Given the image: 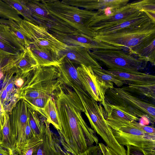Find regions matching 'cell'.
I'll use <instances>...</instances> for the list:
<instances>
[{
	"label": "cell",
	"mask_w": 155,
	"mask_h": 155,
	"mask_svg": "<svg viewBox=\"0 0 155 155\" xmlns=\"http://www.w3.org/2000/svg\"><path fill=\"white\" fill-rule=\"evenodd\" d=\"M105 71L122 81L124 84L151 85L155 84V76L149 74L140 72L133 73L115 70Z\"/></svg>",
	"instance_id": "obj_17"
},
{
	"label": "cell",
	"mask_w": 155,
	"mask_h": 155,
	"mask_svg": "<svg viewBox=\"0 0 155 155\" xmlns=\"http://www.w3.org/2000/svg\"><path fill=\"white\" fill-rule=\"evenodd\" d=\"M7 91L6 90L3 91L2 94V96L3 98H5L7 96Z\"/></svg>",
	"instance_id": "obj_44"
},
{
	"label": "cell",
	"mask_w": 155,
	"mask_h": 155,
	"mask_svg": "<svg viewBox=\"0 0 155 155\" xmlns=\"http://www.w3.org/2000/svg\"><path fill=\"white\" fill-rule=\"evenodd\" d=\"M38 64L29 47L20 52L16 59L15 68L20 69L24 73L33 71Z\"/></svg>",
	"instance_id": "obj_21"
},
{
	"label": "cell",
	"mask_w": 155,
	"mask_h": 155,
	"mask_svg": "<svg viewBox=\"0 0 155 155\" xmlns=\"http://www.w3.org/2000/svg\"><path fill=\"white\" fill-rule=\"evenodd\" d=\"M151 20H152L145 12H142L136 16L128 18L117 24L101 29L95 33L96 35H104L113 33L140 25Z\"/></svg>",
	"instance_id": "obj_18"
},
{
	"label": "cell",
	"mask_w": 155,
	"mask_h": 155,
	"mask_svg": "<svg viewBox=\"0 0 155 155\" xmlns=\"http://www.w3.org/2000/svg\"><path fill=\"white\" fill-rule=\"evenodd\" d=\"M0 18L12 21L17 24L23 20L16 10L3 0H0Z\"/></svg>",
	"instance_id": "obj_30"
},
{
	"label": "cell",
	"mask_w": 155,
	"mask_h": 155,
	"mask_svg": "<svg viewBox=\"0 0 155 155\" xmlns=\"http://www.w3.org/2000/svg\"><path fill=\"white\" fill-rule=\"evenodd\" d=\"M73 89L81 100L84 113L92 129L101 137L107 146L120 155H127L126 150L117 141L110 127L107 122L104 110L101 103L98 104L87 93H82L75 89Z\"/></svg>",
	"instance_id": "obj_4"
},
{
	"label": "cell",
	"mask_w": 155,
	"mask_h": 155,
	"mask_svg": "<svg viewBox=\"0 0 155 155\" xmlns=\"http://www.w3.org/2000/svg\"><path fill=\"white\" fill-rule=\"evenodd\" d=\"M97 155H103L102 152H101L99 147V149L97 151Z\"/></svg>",
	"instance_id": "obj_46"
},
{
	"label": "cell",
	"mask_w": 155,
	"mask_h": 155,
	"mask_svg": "<svg viewBox=\"0 0 155 155\" xmlns=\"http://www.w3.org/2000/svg\"><path fill=\"white\" fill-rule=\"evenodd\" d=\"M17 25L30 43L34 47L48 50L59 58L61 51L67 45L53 37L44 27L23 19Z\"/></svg>",
	"instance_id": "obj_9"
},
{
	"label": "cell",
	"mask_w": 155,
	"mask_h": 155,
	"mask_svg": "<svg viewBox=\"0 0 155 155\" xmlns=\"http://www.w3.org/2000/svg\"><path fill=\"white\" fill-rule=\"evenodd\" d=\"M44 117L57 130H61V124L55 103L52 97L48 99L43 111Z\"/></svg>",
	"instance_id": "obj_24"
},
{
	"label": "cell",
	"mask_w": 155,
	"mask_h": 155,
	"mask_svg": "<svg viewBox=\"0 0 155 155\" xmlns=\"http://www.w3.org/2000/svg\"><path fill=\"white\" fill-rule=\"evenodd\" d=\"M9 155H14V153L13 151L10 150L9 151Z\"/></svg>",
	"instance_id": "obj_47"
},
{
	"label": "cell",
	"mask_w": 155,
	"mask_h": 155,
	"mask_svg": "<svg viewBox=\"0 0 155 155\" xmlns=\"http://www.w3.org/2000/svg\"><path fill=\"white\" fill-rule=\"evenodd\" d=\"M105 119L120 144L135 146L143 149L148 155H155V135L143 131L130 122Z\"/></svg>",
	"instance_id": "obj_5"
},
{
	"label": "cell",
	"mask_w": 155,
	"mask_h": 155,
	"mask_svg": "<svg viewBox=\"0 0 155 155\" xmlns=\"http://www.w3.org/2000/svg\"><path fill=\"white\" fill-rule=\"evenodd\" d=\"M98 149V145H94L90 147L85 151L79 155H97Z\"/></svg>",
	"instance_id": "obj_40"
},
{
	"label": "cell",
	"mask_w": 155,
	"mask_h": 155,
	"mask_svg": "<svg viewBox=\"0 0 155 155\" xmlns=\"http://www.w3.org/2000/svg\"><path fill=\"white\" fill-rule=\"evenodd\" d=\"M141 12L132 7L129 3L119 8L114 14L111 16H98L95 15L90 21L89 26L96 33L101 29L136 16Z\"/></svg>",
	"instance_id": "obj_12"
},
{
	"label": "cell",
	"mask_w": 155,
	"mask_h": 155,
	"mask_svg": "<svg viewBox=\"0 0 155 155\" xmlns=\"http://www.w3.org/2000/svg\"><path fill=\"white\" fill-rule=\"evenodd\" d=\"M130 6L142 12L155 13V0H143L130 3Z\"/></svg>",
	"instance_id": "obj_34"
},
{
	"label": "cell",
	"mask_w": 155,
	"mask_h": 155,
	"mask_svg": "<svg viewBox=\"0 0 155 155\" xmlns=\"http://www.w3.org/2000/svg\"><path fill=\"white\" fill-rule=\"evenodd\" d=\"M98 145L103 155H120L114 150L103 143H98Z\"/></svg>",
	"instance_id": "obj_39"
},
{
	"label": "cell",
	"mask_w": 155,
	"mask_h": 155,
	"mask_svg": "<svg viewBox=\"0 0 155 155\" xmlns=\"http://www.w3.org/2000/svg\"><path fill=\"white\" fill-rule=\"evenodd\" d=\"M131 123L134 126L146 133L155 135V129L153 126L143 125L135 121L131 122Z\"/></svg>",
	"instance_id": "obj_37"
},
{
	"label": "cell",
	"mask_w": 155,
	"mask_h": 155,
	"mask_svg": "<svg viewBox=\"0 0 155 155\" xmlns=\"http://www.w3.org/2000/svg\"><path fill=\"white\" fill-rule=\"evenodd\" d=\"M45 127L41 143L33 151L32 155H62L64 150L61 147L59 138L51 131L50 124L46 119Z\"/></svg>",
	"instance_id": "obj_13"
},
{
	"label": "cell",
	"mask_w": 155,
	"mask_h": 155,
	"mask_svg": "<svg viewBox=\"0 0 155 155\" xmlns=\"http://www.w3.org/2000/svg\"><path fill=\"white\" fill-rule=\"evenodd\" d=\"M25 136L26 141L33 138L35 136L34 135L30 126L28 118L25 130Z\"/></svg>",
	"instance_id": "obj_41"
},
{
	"label": "cell",
	"mask_w": 155,
	"mask_h": 155,
	"mask_svg": "<svg viewBox=\"0 0 155 155\" xmlns=\"http://www.w3.org/2000/svg\"><path fill=\"white\" fill-rule=\"evenodd\" d=\"M104 101L110 104L126 108L138 117H145L151 124H154V105L143 101L121 87H114L107 90Z\"/></svg>",
	"instance_id": "obj_8"
},
{
	"label": "cell",
	"mask_w": 155,
	"mask_h": 155,
	"mask_svg": "<svg viewBox=\"0 0 155 155\" xmlns=\"http://www.w3.org/2000/svg\"><path fill=\"white\" fill-rule=\"evenodd\" d=\"M2 81H0V86L1 85V84H2Z\"/></svg>",
	"instance_id": "obj_48"
},
{
	"label": "cell",
	"mask_w": 155,
	"mask_h": 155,
	"mask_svg": "<svg viewBox=\"0 0 155 155\" xmlns=\"http://www.w3.org/2000/svg\"><path fill=\"white\" fill-rule=\"evenodd\" d=\"M126 147L127 155H148L145 151L140 148L131 145Z\"/></svg>",
	"instance_id": "obj_38"
},
{
	"label": "cell",
	"mask_w": 155,
	"mask_h": 155,
	"mask_svg": "<svg viewBox=\"0 0 155 155\" xmlns=\"http://www.w3.org/2000/svg\"><path fill=\"white\" fill-rule=\"evenodd\" d=\"M95 39L120 48L135 56L137 51L155 38V22L151 20L140 25L104 35Z\"/></svg>",
	"instance_id": "obj_2"
},
{
	"label": "cell",
	"mask_w": 155,
	"mask_h": 155,
	"mask_svg": "<svg viewBox=\"0 0 155 155\" xmlns=\"http://www.w3.org/2000/svg\"><path fill=\"white\" fill-rule=\"evenodd\" d=\"M61 130L59 139L64 150L72 155H79L89 148L98 144L96 132L89 127L81 114L84 110L76 92L64 84L53 93Z\"/></svg>",
	"instance_id": "obj_1"
},
{
	"label": "cell",
	"mask_w": 155,
	"mask_h": 155,
	"mask_svg": "<svg viewBox=\"0 0 155 155\" xmlns=\"http://www.w3.org/2000/svg\"><path fill=\"white\" fill-rule=\"evenodd\" d=\"M74 64L64 57L59 58L57 66L61 73V79L64 84L72 89H75L82 93H87L80 82L77 68Z\"/></svg>",
	"instance_id": "obj_15"
},
{
	"label": "cell",
	"mask_w": 155,
	"mask_h": 155,
	"mask_svg": "<svg viewBox=\"0 0 155 155\" xmlns=\"http://www.w3.org/2000/svg\"><path fill=\"white\" fill-rule=\"evenodd\" d=\"M0 40L15 47L20 51L25 49L9 25L0 23Z\"/></svg>",
	"instance_id": "obj_25"
},
{
	"label": "cell",
	"mask_w": 155,
	"mask_h": 155,
	"mask_svg": "<svg viewBox=\"0 0 155 155\" xmlns=\"http://www.w3.org/2000/svg\"><path fill=\"white\" fill-rule=\"evenodd\" d=\"M28 120L32 131L35 136L42 138L45 127L44 120H41L38 113L28 107Z\"/></svg>",
	"instance_id": "obj_26"
},
{
	"label": "cell",
	"mask_w": 155,
	"mask_h": 155,
	"mask_svg": "<svg viewBox=\"0 0 155 155\" xmlns=\"http://www.w3.org/2000/svg\"><path fill=\"white\" fill-rule=\"evenodd\" d=\"M11 7L16 10L24 18V19L35 25L38 24L37 21L32 16L29 9L26 5L23 0H3Z\"/></svg>",
	"instance_id": "obj_29"
},
{
	"label": "cell",
	"mask_w": 155,
	"mask_h": 155,
	"mask_svg": "<svg viewBox=\"0 0 155 155\" xmlns=\"http://www.w3.org/2000/svg\"><path fill=\"white\" fill-rule=\"evenodd\" d=\"M42 138L35 136L27 140L17 153L19 155H32L35 149L41 143Z\"/></svg>",
	"instance_id": "obj_32"
},
{
	"label": "cell",
	"mask_w": 155,
	"mask_h": 155,
	"mask_svg": "<svg viewBox=\"0 0 155 155\" xmlns=\"http://www.w3.org/2000/svg\"><path fill=\"white\" fill-rule=\"evenodd\" d=\"M135 56L152 65L155 64V38H153L138 51Z\"/></svg>",
	"instance_id": "obj_28"
},
{
	"label": "cell",
	"mask_w": 155,
	"mask_h": 155,
	"mask_svg": "<svg viewBox=\"0 0 155 155\" xmlns=\"http://www.w3.org/2000/svg\"><path fill=\"white\" fill-rule=\"evenodd\" d=\"M120 8L107 7L97 10L95 16H109L114 14Z\"/></svg>",
	"instance_id": "obj_36"
},
{
	"label": "cell",
	"mask_w": 155,
	"mask_h": 155,
	"mask_svg": "<svg viewBox=\"0 0 155 155\" xmlns=\"http://www.w3.org/2000/svg\"><path fill=\"white\" fill-rule=\"evenodd\" d=\"M40 1L54 18L62 21L81 33L92 37L96 35L89 24L96 12L70 5L62 1Z\"/></svg>",
	"instance_id": "obj_3"
},
{
	"label": "cell",
	"mask_w": 155,
	"mask_h": 155,
	"mask_svg": "<svg viewBox=\"0 0 155 155\" xmlns=\"http://www.w3.org/2000/svg\"><path fill=\"white\" fill-rule=\"evenodd\" d=\"M92 69L98 82L106 90L114 87V84L120 87L124 84L122 81L106 72L105 69L102 68Z\"/></svg>",
	"instance_id": "obj_23"
},
{
	"label": "cell",
	"mask_w": 155,
	"mask_h": 155,
	"mask_svg": "<svg viewBox=\"0 0 155 155\" xmlns=\"http://www.w3.org/2000/svg\"><path fill=\"white\" fill-rule=\"evenodd\" d=\"M23 83V81L22 79H18L16 81V84L18 86H21Z\"/></svg>",
	"instance_id": "obj_43"
},
{
	"label": "cell",
	"mask_w": 155,
	"mask_h": 155,
	"mask_svg": "<svg viewBox=\"0 0 155 155\" xmlns=\"http://www.w3.org/2000/svg\"><path fill=\"white\" fill-rule=\"evenodd\" d=\"M12 87V84H9L6 88V91H9L10 90Z\"/></svg>",
	"instance_id": "obj_45"
},
{
	"label": "cell",
	"mask_w": 155,
	"mask_h": 155,
	"mask_svg": "<svg viewBox=\"0 0 155 155\" xmlns=\"http://www.w3.org/2000/svg\"><path fill=\"white\" fill-rule=\"evenodd\" d=\"M3 140L2 145V147L8 151L12 150L13 152V142L9 120L8 118L5 117L3 126L2 130Z\"/></svg>",
	"instance_id": "obj_31"
},
{
	"label": "cell",
	"mask_w": 155,
	"mask_h": 155,
	"mask_svg": "<svg viewBox=\"0 0 155 155\" xmlns=\"http://www.w3.org/2000/svg\"><path fill=\"white\" fill-rule=\"evenodd\" d=\"M29 47L34 56L38 66H57L59 63L58 57L52 52L30 45Z\"/></svg>",
	"instance_id": "obj_22"
},
{
	"label": "cell",
	"mask_w": 155,
	"mask_h": 155,
	"mask_svg": "<svg viewBox=\"0 0 155 155\" xmlns=\"http://www.w3.org/2000/svg\"><path fill=\"white\" fill-rule=\"evenodd\" d=\"M101 103L104 107L105 118L130 122L136 121L140 119L123 107L113 105L105 101Z\"/></svg>",
	"instance_id": "obj_19"
},
{
	"label": "cell",
	"mask_w": 155,
	"mask_h": 155,
	"mask_svg": "<svg viewBox=\"0 0 155 155\" xmlns=\"http://www.w3.org/2000/svg\"><path fill=\"white\" fill-rule=\"evenodd\" d=\"M0 155H9V151L0 145Z\"/></svg>",
	"instance_id": "obj_42"
},
{
	"label": "cell",
	"mask_w": 155,
	"mask_h": 155,
	"mask_svg": "<svg viewBox=\"0 0 155 155\" xmlns=\"http://www.w3.org/2000/svg\"><path fill=\"white\" fill-rule=\"evenodd\" d=\"M89 50L81 46L67 45L60 52L59 58L64 57L74 63L91 66L92 68H102L98 62L90 54Z\"/></svg>",
	"instance_id": "obj_14"
},
{
	"label": "cell",
	"mask_w": 155,
	"mask_h": 155,
	"mask_svg": "<svg viewBox=\"0 0 155 155\" xmlns=\"http://www.w3.org/2000/svg\"><path fill=\"white\" fill-rule=\"evenodd\" d=\"M0 49L15 55H18L21 52L15 47L1 40Z\"/></svg>",
	"instance_id": "obj_35"
},
{
	"label": "cell",
	"mask_w": 155,
	"mask_h": 155,
	"mask_svg": "<svg viewBox=\"0 0 155 155\" xmlns=\"http://www.w3.org/2000/svg\"><path fill=\"white\" fill-rule=\"evenodd\" d=\"M121 88L124 90L130 93H133L144 96L153 99H155V84L141 85L129 84Z\"/></svg>",
	"instance_id": "obj_27"
},
{
	"label": "cell",
	"mask_w": 155,
	"mask_h": 155,
	"mask_svg": "<svg viewBox=\"0 0 155 155\" xmlns=\"http://www.w3.org/2000/svg\"><path fill=\"white\" fill-rule=\"evenodd\" d=\"M57 66H38L25 88V98H48L64 84Z\"/></svg>",
	"instance_id": "obj_6"
},
{
	"label": "cell",
	"mask_w": 155,
	"mask_h": 155,
	"mask_svg": "<svg viewBox=\"0 0 155 155\" xmlns=\"http://www.w3.org/2000/svg\"><path fill=\"white\" fill-rule=\"evenodd\" d=\"M48 31L56 38L67 45L81 46L91 50H122L120 48L106 43L79 32L64 34Z\"/></svg>",
	"instance_id": "obj_10"
},
{
	"label": "cell",
	"mask_w": 155,
	"mask_h": 155,
	"mask_svg": "<svg viewBox=\"0 0 155 155\" xmlns=\"http://www.w3.org/2000/svg\"><path fill=\"white\" fill-rule=\"evenodd\" d=\"M30 10L32 17L38 22V25L43 27L49 20L50 15L40 1L23 0Z\"/></svg>",
	"instance_id": "obj_20"
},
{
	"label": "cell",
	"mask_w": 155,
	"mask_h": 155,
	"mask_svg": "<svg viewBox=\"0 0 155 155\" xmlns=\"http://www.w3.org/2000/svg\"><path fill=\"white\" fill-rule=\"evenodd\" d=\"M48 99L44 97L25 98V101L28 107L40 114L44 117L43 111Z\"/></svg>",
	"instance_id": "obj_33"
},
{
	"label": "cell",
	"mask_w": 155,
	"mask_h": 155,
	"mask_svg": "<svg viewBox=\"0 0 155 155\" xmlns=\"http://www.w3.org/2000/svg\"><path fill=\"white\" fill-rule=\"evenodd\" d=\"M89 51L91 55L97 61L115 70L133 73H139L143 69L147 62L123 50L104 49Z\"/></svg>",
	"instance_id": "obj_7"
},
{
	"label": "cell",
	"mask_w": 155,
	"mask_h": 155,
	"mask_svg": "<svg viewBox=\"0 0 155 155\" xmlns=\"http://www.w3.org/2000/svg\"><path fill=\"white\" fill-rule=\"evenodd\" d=\"M68 5L89 10H97L107 7L120 8L128 3L129 0H64Z\"/></svg>",
	"instance_id": "obj_16"
},
{
	"label": "cell",
	"mask_w": 155,
	"mask_h": 155,
	"mask_svg": "<svg viewBox=\"0 0 155 155\" xmlns=\"http://www.w3.org/2000/svg\"><path fill=\"white\" fill-rule=\"evenodd\" d=\"M78 77L84 90L94 100L105 101V90L98 82L92 68L83 65L77 68Z\"/></svg>",
	"instance_id": "obj_11"
}]
</instances>
